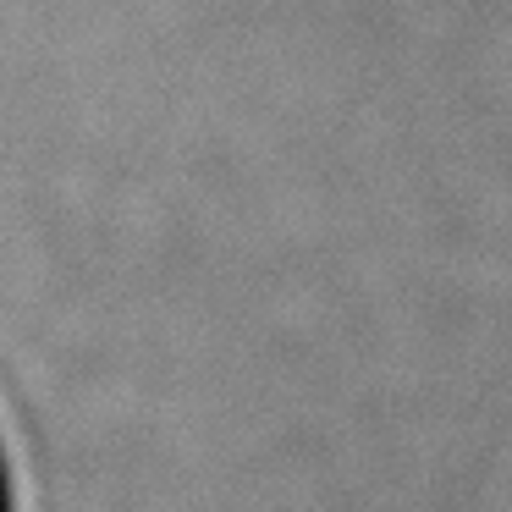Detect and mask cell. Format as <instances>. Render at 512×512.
I'll use <instances>...</instances> for the list:
<instances>
[{
	"mask_svg": "<svg viewBox=\"0 0 512 512\" xmlns=\"http://www.w3.org/2000/svg\"><path fill=\"white\" fill-rule=\"evenodd\" d=\"M0 512H6V507H0Z\"/></svg>",
	"mask_w": 512,
	"mask_h": 512,
	"instance_id": "cell-1",
	"label": "cell"
}]
</instances>
